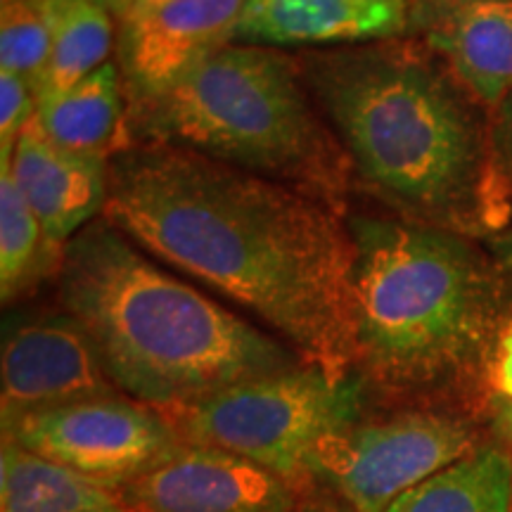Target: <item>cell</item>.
<instances>
[{
  "label": "cell",
  "instance_id": "obj_1",
  "mask_svg": "<svg viewBox=\"0 0 512 512\" xmlns=\"http://www.w3.org/2000/svg\"><path fill=\"white\" fill-rule=\"evenodd\" d=\"M105 219L283 335L335 377L356 368V245L318 197L185 147H124Z\"/></svg>",
  "mask_w": 512,
  "mask_h": 512
},
{
  "label": "cell",
  "instance_id": "obj_2",
  "mask_svg": "<svg viewBox=\"0 0 512 512\" xmlns=\"http://www.w3.org/2000/svg\"><path fill=\"white\" fill-rule=\"evenodd\" d=\"M57 290L114 387L159 413L309 363L147 259L107 219L64 247Z\"/></svg>",
  "mask_w": 512,
  "mask_h": 512
},
{
  "label": "cell",
  "instance_id": "obj_3",
  "mask_svg": "<svg viewBox=\"0 0 512 512\" xmlns=\"http://www.w3.org/2000/svg\"><path fill=\"white\" fill-rule=\"evenodd\" d=\"M297 64L349 162L389 204L430 221L484 211L486 150L427 64L375 43L304 53Z\"/></svg>",
  "mask_w": 512,
  "mask_h": 512
},
{
  "label": "cell",
  "instance_id": "obj_4",
  "mask_svg": "<svg viewBox=\"0 0 512 512\" xmlns=\"http://www.w3.org/2000/svg\"><path fill=\"white\" fill-rule=\"evenodd\" d=\"M356 245V368L384 389L441 387L494 356L501 292L475 249L446 230L373 216Z\"/></svg>",
  "mask_w": 512,
  "mask_h": 512
},
{
  "label": "cell",
  "instance_id": "obj_5",
  "mask_svg": "<svg viewBox=\"0 0 512 512\" xmlns=\"http://www.w3.org/2000/svg\"><path fill=\"white\" fill-rule=\"evenodd\" d=\"M299 64L230 43L147 107L152 140L292 185L342 209L349 157L313 110Z\"/></svg>",
  "mask_w": 512,
  "mask_h": 512
},
{
  "label": "cell",
  "instance_id": "obj_6",
  "mask_svg": "<svg viewBox=\"0 0 512 512\" xmlns=\"http://www.w3.org/2000/svg\"><path fill=\"white\" fill-rule=\"evenodd\" d=\"M363 384L313 363L256 377L162 411L181 441L235 453L313 486L311 458L330 434L361 420Z\"/></svg>",
  "mask_w": 512,
  "mask_h": 512
},
{
  "label": "cell",
  "instance_id": "obj_7",
  "mask_svg": "<svg viewBox=\"0 0 512 512\" xmlns=\"http://www.w3.org/2000/svg\"><path fill=\"white\" fill-rule=\"evenodd\" d=\"M472 441L463 422L439 415L356 420L316 446L311 479L335 491L354 512H387L413 486L467 456Z\"/></svg>",
  "mask_w": 512,
  "mask_h": 512
},
{
  "label": "cell",
  "instance_id": "obj_8",
  "mask_svg": "<svg viewBox=\"0 0 512 512\" xmlns=\"http://www.w3.org/2000/svg\"><path fill=\"white\" fill-rule=\"evenodd\" d=\"M3 439L112 489L143 477L181 444L157 408L117 394L3 420Z\"/></svg>",
  "mask_w": 512,
  "mask_h": 512
},
{
  "label": "cell",
  "instance_id": "obj_9",
  "mask_svg": "<svg viewBox=\"0 0 512 512\" xmlns=\"http://www.w3.org/2000/svg\"><path fill=\"white\" fill-rule=\"evenodd\" d=\"M140 512H297L313 486L235 453L181 441L143 477L119 486Z\"/></svg>",
  "mask_w": 512,
  "mask_h": 512
},
{
  "label": "cell",
  "instance_id": "obj_10",
  "mask_svg": "<svg viewBox=\"0 0 512 512\" xmlns=\"http://www.w3.org/2000/svg\"><path fill=\"white\" fill-rule=\"evenodd\" d=\"M114 389L93 339L67 311L5 328L0 358L3 420L110 396Z\"/></svg>",
  "mask_w": 512,
  "mask_h": 512
},
{
  "label": "cell",
  "instance_id": "obj_11",
  "mask_svg": "<svg viewBox=\"0 0 512 512\" xmlns=\"http://www.w3.org/2000/svg\"><path fill=\"white\" fill-rule=\"evenodd\" d=\"M247 0H169L150 15L121 22L124 76L150 105L190 69L233 43Z\"/></svg>",
  "mask_w": 512,
  "mask_h": 512
},
{
  "label": "cell",
  "instance_id": "obj_12",
  "mask_svg": "<svg viewBox=\"0 0 512 512\" xmlns=\"http://www.w3.org/2000/svg\"><path fill=\"white\" fill-rule=\"evenodd\" d=\"M10 174L57 249L69 245L107 202L110 159L67 150L34 121L24 128L10 157Z\"/></svg>",
  "mask_w": 512,
  "mask_h": 512
},
{
  "label": "cell",
  "instance_id": "obj_13",
  "mask_svg": "<svg viewBox=\"0 0 512 512\" xmlns=\"http://www.w3.org/2000/svg\"><path fill=\"white\" fill-rule=\"evenodd\" d=\"M411 12L380 0H247L233 43L261 48L363 46L406 29Z\"/></svg>",
  "mask_w": 512,
  "mask_h": 512
},
{
  "label": "cell",
  "instance_id": "obj_14",
  "mask_svg": "<svg viewBox=\"0 0 512 512\" xmlns=\"http://www.w3.org/2000/svg\"><path fill=\"white\" fill-rule=\"evenodd\" d=\"M434 43L477 102L496 110L512 93V0H458Z\"/></svg>",
  "mask_w": 512,
  "mask_h": 512
},
{
  "label": "cell",
  "instance_id": "obj_15",
  "mask_svg": "<svg viewBox=\"0 0 512 512\" xmlns=\"http://www.w3.org/2000/svg\"><path fill=\"white\" fill-rule=\"evenodd\" d=\"M117 489L86 479L3 439L0 512H128Z\"/></svg>",
  "mask_w": 512,
  "mask_h": 512
},
{
  "label": "cell",
  "instance_id": "obj_16",
  "mask_svg": "<svg viewBox=\"0 0 512 512\" xmlns=\"http://www.w3.org/2000/svg\"><path fill=\"white\" fill-rule=\"evenodd\" d=\"M119 72L112 62L102 64L67 91L36 102V121L57 145L83 155L110 157L121 136Z\"/></svg>",
  "mask_w": 512,
  "mask_h": 512
},
{
  "label": "cell",
  "instance_id": "obj_17",
  "mask_svg": "<svg viewBox=\"0 0 512 512\" xmlns=\"http://www.w3.org/2000/svg\"><path fill=\"white\" fill-rule=\"evenodd\" d=\"M50 31V60L36 83V102L57 95L107 64L114 17L98 0H34Z\"/></svg>",
  "mask_w": 512,
  "mask_h": 512
},
{
  "label": "cell",
  "instance_id": "obj_18",
  "mask_svg": "<svg viewBox=\"0 0 512 512\" xmlns=\"http://www.w3.org/2000/svg\"><path fill=\"white\" fill-rule=\"evenodd\" d=\"M512 458L496 446L472 448L396 498L387 512H510Z\"/></svg>",
  "mask_w": 512,
  "mask_h": 512
},
{
  "label": "cell",
  "instance_id": "obj_19",
  "mask_svg": "<svg viewBox=\"0 0 512 512\" xmlns=\"http://www.w3.org/2000/svg\"><path fill=\"white\" fill-rule=\"evenodd\" d=\"M62 249L43 233L19 192L8 159H0V294L8 304L34 290L46 275L60 273Z\"/></svg>",
  "mask_w": 512,
  "mask_h": 512
},
{
  "label": "cell",
  "instance_id": "obj_20",
  "mask_svg": "<svg viewBox=\"0 0 512 512\" xmlns=\"http://www.w3.org/2000/svg\"><path fill=\"white\" fill-rule=\"evenodd\" d=\"M50 60V31L34 0H12L0 10V69L36 88Z\"/></svg>",
  "mask_w": 512,
  "mask_h": 512
},
{
  "label": "cell",
  "instance_id": "obj_21",
  "mask_svg": "<svg viewBox=\"0 0 512 512\" xmlns=\"http://www.w3.org/2000/svg\"><path fill=\"white\" fill-rule=\"evenodd\" d=\"M512 200V93L494 110L486 145V183L484 214L486 219H501Z\"/></svg>",
  "mask_w": 512,
  "mask_h": 512
},
{
  "label": "cell",
  "instance_id": "obj_22",
  "mask_svg": "<svg viewBox=\"0 0 512 512\" xmlns=\"http://www.w3.org/2000/svg\"><path fill=\"white\" fill-rule=\"evenodd\" d=\"M36 117V95L27 79L0 69V157H10Z\"/></svg>",
  "mask_w": 512,
  "mask_h": 512
},
{
  "label": "cell",
  "instance_id": "obj_23",
  "mask_svg": "<svg viewBox=\"0 0 512 512\" xmlns=\"http://www.w3.org/2000/svg\"><path fill=\"white\" fill-rule=\"evenodd\" d=\"M489 375L496 392L512 401V323L505 325L501 337H498L496 351L489 363Z\"/></svg>",
  "mask_w": 512,
  "mask_h": 512
},
{
  "label": "cell",
  "instance_id": "obj_24",
  "mask_svg": "<svg viewBox=\"0 0 512 512\" xmlns=\"http://www.w3.org/2000/svg\"><path fill=\"white\" fill-rule=\"evenodd\" d=\"M297 512H354L342 498L335 496V501L330 498H313V494L306 496V501L299 505Z\"/></svg>",
  "mask_w": 512,
  "mask_h": 512
},
{
  "label": "cell",
  "instance_id": "obj_25",
  "mask_svg": "<svg viewBox=\"0 0 512 512\" xmlns=\"http://www.w3.org/2000/svg\"><path fill=\"white\" fill-rule=\"evenodd\" d=\"M98 3H100L102 8H105L107 12H110V15H112L114 19H119V22H124L128 12H131L133 5H136V0H98Z\"/></svg>",
  "mask_w": 512,
  "mask_h": 512
},
{
  "label": "cell",
  "instance_id": "obj_26",
  "mask_svg": "<svg viewBox=\"0 0 512 512\" xmlns=\"http://www.w3.org/2000/svg\"><path fill=\"white\" fill-rule=\"evenodd\" d=\"M166 3H169V0H136V5H133V10L128 12L126 19L145 17V15H150V12H155L157 8H162V5H166Z\"/></svg>",
  "mask_w": 512,
  "mask_h": 512
},
{
  "label": "cell",
  "instance_id": "obj_27",
  "mask_svg": "<svg viewBox=\"0 0 512 512\" xmlns=\"http://www.w3.org/2000/svg\"><path fill=\"white\" fill-rule=\"evenodd\" d=\"M503 420H505V425H508V430L512 434V401L503 408Z\"/></svg>",
  "mask_w": 512,
  "mask_h": 512
},
{
  "label": "cell",
  "instance_id": "obj_28",
  "mask_svg": "<svg viewBox=\"0 0 512 512\" xmlns=\"http://www.w3.org/2000/svg\"><path fill=\"white\" fill-rule=\"evenodd\" d=\"M380 3H392V5H401V8H406L411 12V3L413 0H380Z\"/></svg>",
  "mask_w": 512,
  "mask_h": 512
},
{
  "label": "cell",
  "instance_id": "obj_29",
  "mask_svg": "<svg viewBox=\"0 0 512 512\" xmlns=\"http://www.w3.org/2000/svg\"><path fill=\"white\" fill-rule=\"evenodd\" d=\"M508 264L512 266V240H510V245H508Z\"/></svg>",
  "mask_w": 512,
  "mask_h": 512
},
{
  "label": "cell",
  "instance_id": "obj_30",
  "mask_svg": "<svg viewBox=\"0 0 512 512\" xmlns=\"http://www.w3.org/2000/svg\"><path fill=\"white\" fill-rule=\"evenodd\" d=\"M128 512H140V510H128Z\"/></svg>",
  "mask_w": 512,
  "mask_h": 512
}]
</instances>
